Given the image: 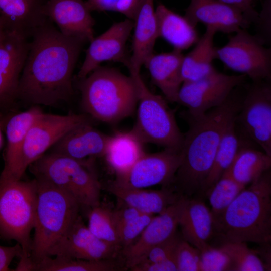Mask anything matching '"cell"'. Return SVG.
Wrapping results in <instances>:
<instances>
[{
	"label": "cell",
	"instance_id": "cell-32",
	"mask_svg": "<svg viewBox=\"0 0 271 271\" xmlns=\"http://www.w3.org/2000/svg\"><path fill=\"white\" fill-rule=\"evenodd\" d=\"M116 265L109 260L90 261L62 256L45 257L33 265L38 271H112Z\"/></svg>",
	"mask_w": 271,
	"mask_h": 271
},
{
	"label": "cell",
	"instance_id": "cell-46",
	"mask_svg": "<svg viewBox=\"0 0 271 271\" xmlns=\"http://www.w3.org/2000/svg\"><path fill=\"white\" fill-rule=\"evenodd\" d=\"M7 31V30L5 26L2 19L0 18V40L5 36Z\"/></svg>",
	"mask_w": 271,
	"mask_h": 271
},
{
	"label": "cell",
	"instance_id": "cell-8",
	"mask_svg": "<svg viewBox=\"0 0 271 271\" xmlns=\"http://www.w3.org/2000/svg\"><path fill=\"white\" fill-rule=\"evenodd\" d=\"M130 75L134 78L138 87L137 119L131 130L144 144L181 151L184 134L166 100L148 89L140 73Z\"/></svg>",
	"mask_w": 271,
	"mask_h": 271
},
{
	"label": "cell",
	"instance_id": "cell-12",
	"mask_svg": "<svg viewBox=\"0 0 271 271\" xmlns=\"http://www.w3.org/2000/svg\"><path fill=\"white\" fill-rule=\"evenodd\" d=\"M90 122L84 114L57 115L43 113L29 129L23 144L17 178L42 156L64 134L82 123Z\"/></svg>",
	"mask_w": 271,
	"mask_h": 271
},
{
	"label": "cell",
	"instance_id": "cell-28",
	"mask_svg": "<svg viewBox=\"0 0 271 271\" xmlns=\"http://www.w3.org/2000/svg\"><path fill=\"white\" fill-rule=\"evenodd\" d=\"M144 144L131 130L109 136L103 156L116 177L125 174L145 153Z\"/></svg>",
	"mask_w": 271,
	"mask_h": 271
},
{
	"label": "cell",
	"instance_id": "cell-13",
	"mask_svg": "<svg viewBox=\"0 0 271 271\" xmlns=\"http://www.w3.org/2000/svg\"><path fill=\"white\" fill-rule=\"evenodd\" d=\"M181 151L164 149L152 154L146 153L124 175L116 177L114 183L125 187L147 188L173 183L182 160Z\"/></svg>",
	"mask_w": 271,
	"mask_h": 271
},
{
	"label": "cell",
	"instance_id": "cell-30",
	"mask_svg": "<svg viewBox=\"0 0 271 271\" xmlns=\"http://www.w3.org/2000/svg\"><path fill=\"white\" fill-rule=\"evenodd\" d=\"M248 140L239 131L234 120L220 143L211 170L200 192L206 193L210 189L230 168L240 149L244 145L249 143Z\"/></svg>",
	"mask_w": 271,
	"mask_h": 271
},
{
	"label": "cell",
	"instance_id": "cell-34",
	"mask_svg": "<svg viewBox=\"0 0 271 271\" xmlns=\"http://www.w3.org/2000/svg\"><path fill=\"white\" fill-rule=\"evenodd\" d=\"M87 213V227L91 232L100 239L121 248L113 210L100 203L89 209Z\"/></svg>",
	"mask_w": 271,
	"mask_h": 271
},
{
	"label": "cell",
	"instance_id": "cell-40",
	"mask_svg": "<svg viewBox=\"0 0 271 271\" xmlns=\"http://www.w3.org/2000/svg\"><path fill=\"white\" fill-rule=\"evenodd\" d=\"M182 238L176 233L168 240L155 245L148 251L140 263L159 262L175 259V252Z\"/></svg>",
	"mask_w": 271,
	"mask_h": 271
},
{
	"label": "cell",
	"instance_id": "cell-17",
	"mask_svg": "<svg viewBox=\"0 0 271 271\" xmlns=\"http://www.w3.org/2000/svg\"><path fill=\"white\" fill-rule=\"evenodd\" d=\"M29 45L27 38L14 31H7L0 40V106L17 99Z\"/></svg>",
	"mask_w": 271,
	"mask_h": 271
},
{
	"label": "cell",
	"instance_id": "cell-39",
	"mask_svg": "<svg viewBox=\"0 0 271 271\" xmlns=\"http://www.w3.org/2000/svg\"><path fill=\"white\" fill-rule=\"evenodd\" d=\"M153 215L142 213L117 230L120 244L123 249L128 247L140 236Z\"/></svg>",
	"mask_w": 271,
	"mask_h": 271
},
{
	"label": "cell",
	"instance_id": "cell-15",
	"mask_svg": "<svg viewBox=\"0 0 271 271\" xmlns=\"http://www.w3.org/2000/svg\"><path fill=\"white\" fill-rule=\"evenodd\" d=\"M188 198L182 196L164 212L154 216L136 241L123 249L127 267L130 268L140 263L150 249L176 233Z\"/></svg>",
	"mask_w": 271,
	"mask_h": 271
},
{
	"label": "cell",
	"instance_id": "cell-11",
	"mask_svg": "<svg viewBox=\"0 0 271 271\" xmlns=\"http://www.w3.org/2000/svg\"><path fill=\"white\" fill-rule=\"evenodd\" d=\"M235 122L239 131L271 156L270 81H252Z\"/></svg>",
	"mask_w": 271,
	"mask_h": 271
},
{
	"label": "cell",
	"instance_id": "cell-4",
	"mask_svg": "<svg viewBox=\"0 0 271 271\" xmlns=\"http://www.w3.org/2000/svg\"><path fill=\"white\" fill-rule=\"evenodd\" d=\"M81 104L92 117L114 123L132 115L138 102V87L131 75L99 66L80 79Z\"/></svg>",
	"mask_w": 271,
	"mask_h": 271
},
{
	"label": "cell",
	"instance_id": "cell-7",
	"mask_svg": "<svg viewBox=\"0 0 271 271\" xmlns=\"http://www.w3.org/2000/svg\"><path fill=\"white\" fill-rule=\"evenodd\" d=\"M35 177L43 178L74 197L81 207L100 204L101 185L94 161L83 162L49 152L28 167Z\"/></svg>",
	"mask_w": 271,
	"mask_h": 271
},
{
	"label": "cell",
	"instance_id": "cell-26",
	"mask_svg": "<svg viewBox=\"0 0 271 271\" xmlns=\"http://www.w3.org/2000/svg\"><path fill=\"white\" fill-rule=\"evenodd\" d=\"M179 226L182 238L199 250L209 244L215 235L211 210L200 199L188 198Z\"/></svg>",
	"mask_w": 271,
	"mask_h": 271
},
{
	"label": "cell",
	"instance_id": "cell-42",
	"mask_svg": "<svg viewBox=\"0 0 271 271\" xmlns=\"http://www.w3.org/2000/svg\"><path fill=\"white\" fill-rule=\"evenodd\" d=\"M119 202L121 205L113 210V216L117 231L121 226L143 213L132 207L120 201Z\"/></svg>",
	"mask_w": 271,
	"mask_h": 271
},
{
	"label": "cell",
	"instance_id": "cell-23",
	"mask_svg": "<svg viewBox=\"0 0 271 271\" xmlns=\"http://www.w3.org/2000/svg\"><path fill=\"white\" fill-rule=\"evenodd\" d=\"M183 57L182 51L173 49L170 52L153 53L144 65L148 70L154 84L171 102H177L183 83L181 67Z\"/></svg>",
	"mask_w": 271,
	"mask_h": 271
},
{
	"label": "cell",
	"instance_id": "cell-36",
	"mask_svg": "<svg viewBox=\"0 0 271 271\" xmlns=\"http://www.w3.org/2000/svg\"><path fill=\"white\" fill-rule=\"evenodd\" d=\"M200 251V271H233L231 258L220 246L208 244Z\"/></svg>",
	"mask_w": 271,
	"mask_h": 271
},
{
	"label": "cell",
	"instance_id": "cell-35",
	"mask_svg": "<svg viewBox=\"0 0 271 271\" xmlns=\"http://www.w3.org/2000/svg\"><path fill=\"white\" fill-rule=\"evenodd\" d=\"M220 246L231 258L233 271H263L270 268L246 242H224Z\"/></svg>",
	"mask_w": 271,
	"mask_h": 271
},
{
	"label": "cell",
	"instance_id": "cell-33",
	"mask_svg": "<svg viewBox=\"0 0 271 271\" xmlns=\"http://www.w3.org/2000/svg\"><path fill=\"white\" fill-rule=\"evenodd\" d=\"M244 188L232 178L228 170L224 173L206 193L214 221L223 213Z\"/></svg>",
	"mask_w": 271,
	"mask_h": 271
},
{
	"label": "cell",
	"instance_id": "cell-6",
	"mask_svg": "<svg viewBox=\"0 0 271 271\" xmlns=\"http://www.w3.org/2000/svg\"><path fill=\"white\" fill-rule=\"evenodd\" d=\"M35 178L29 181L0 179V236L14 240L22 249L15 270H30L37 204Z\"/></svg>",
	"mask_w": 271,
	"mask_h": 271
},
{
	"label": "cell",
	"instance_id": "cell-21",
	"mask_svg": "<svg viewBox=\"0 0 271 271\" xmlns=\"http://www.w3.org/2000/svg\"><path fill=\"white\" fill-rule=\"evenodd\" d=\"M133 21L132 54L127 66L130 74L140 73L159 38L154 0H142Z\"/></svg>",
	"mask_w": 271,
	"mask_h": 271
},
{
	"label": "cell",
	"instance_id": "cell-3",
	"mask_svg": "<svg viewBox=\"0 0 271 271\" xmlns=\"http://www.w3.org/2000/svg\"><path fill=\"white\" fill-rule=\"evenodd\" d=\"M215 235L224 242L269 244L271 241L270 170L239 193L214 221Z\"/></svg>",
	"mask_w": 271,
	"mask_h": 271
},
{
	"label": "cell",
	"instance_id": "cell-29",
	"mask_svg": "<svg viewBox=\"0 0 271 271\" xmlns=\"http://www.w3.org/2000/svg\"><path fill=\"white\" fill-rule=\"evenodd\" d=\"M216 33L214 29L206 27L193 49L184 55L181 67L183 83L201 79L215 69L213 62L216 59L217 48L214 44Z\"/></svg>",
	"mask_w": 271,
	"mask_h": 271
},
{
	"label": "cell",
	"instance_id": "cell-45",
	"mask_svg": "<svg viewBox=\"0 0 271 271\" xmlns=\"http://www.w3.org/2000/svg\"><path fill=\"white\" fill-rule=\"evenodd\" d=\"M218 1L240 10L251 23H254L256 22L258 17V12L253 8L252 3L248 0Z\"/></svg>",
	"mask_w": 271,
	"mask_h": 271
},
{
	"label": "cell",
	"instance_id": "cell-16",
	"mask_svg": "<svg viewBox=\"0 0 271 271\" xmlns=\"http://www.w3.org/2000/svg\"><path fill=\"white\" fill-rule=\"evenodd\" d=\"M120 249L95 236L79 215L67 233L52 248L48 256L100 261L112 258Z\"/></svg>",
	"mask_w": 271,
	"mask_h": 271
},
{
	"label": "cell",
	"instance_id": "cell-19",
	"mask_svg": "<svg viewBox=\"0 0 271 271\" xmlns=\"http://www.w3.org/2000/svg\"><path fill=\"white\" fill-rule=\"evenodd\" d=\"M91 12L83 0H47L43 8L45 16L63 34L89 42L94 38Z\"/></svg>",
	"mask_w": 271,
	"mask_h": 271
},
{
	"label": "cell",
	"instance_id": "cell-9",
	"mask_svg": "<svg viewBox=\"0 0 271 271\" xmlns=\"http://www.w3.org/2000/svg\"><path fill=\"white\" fill-rule=\"evenodd\" d=\"M216 58L252 81L271 80V48L246 29L236 32L226 44L217 48Z\"/></svg>",
	"mask_w": 271,
	"mask_h": 271
},
{
	"label": "cell",
	"instance_id": "cell-38",
	"mask_svg": "<svg viewBox=\"0 0 271 271\" xmlns=\"http://www.w3.org/2000/svg\"><path fill=\"white\" fill-rule=\"evenodd\" d=\"M200 250L182 238L175 254L177 271H200Z\"/></svg>",
	"mask_w": 271,
	"mask_h": 271
},
{
	"label": "cell",
	"instance_id": "cell-10",
	"mask_svg": "<svg viewBox=\"0 0 271 271\" xmlns=\"http://www.w3.org/2000/svg\"><path fill=\"white\" fill-rule=\"evenodd\" d=\"M246 77L241 74L228 75L215 69L201 79L183 82L177 103L187 108V119H197L223 104L233 90L244 83Z\"/></svg>",
	"mask_w": 271,
	"mask_h": 271
},
{
	"label": "cell",
	"instance_id": "cell-2",
	"mask_svg": "<svg viewBox=\"0 0 271 271\" xmlns=\"http://www.w3.org/2000/svg\"><path fill=\"white\" fill-rule=\"evenodd\" d=\"M242 99L232 92L223 104L202 117L187 119L189 127L184 134L182 160L172 184L180 195L188 197L200 192L220 143L238 113Z\"/></svg>",
	"mask_w": 271,
	"mask_h": 271
},
{
	"label": "cell",
	"instance_id": "cell-25",
	"mask_svg": "<svg viewBox=\"0 0 271 271\" xmlns=\"http://www.w3.org/2000/svg\"><path fill=\"white\" fill-rule=\"evenodd\" d=\"M107 189L119 201L143 213L153 215L164 212L183 196L173 187L167 186L160 190H148L125 187L112 182Z\"/></svg>",
	"mask_w": 271,
	"mask_h": 271
},
{
	"label": "cell",
	"instance_id": "cell-48",
	"mask_svg": "<svg viewBox=\"0 0 271 271\" xmlns=\"http://www.w3.org/2000/svg\"><path fill=\"white\" fill-rule=\"evenodd\" d=\"M248 1H250L251 3H252V2H253V0H248Z\"/></svg>",
	"mask_w": 271,
	"mask_h": 271
},
{
	"label": "cell",
	"instance_id": "cell-27",
	"mask_svg": "<svg viewBox=\"0 0 271 271\" xmlns=\"http://www.w3.org/2000/svg\"><path fill=\"white\" fill-rule=\"evenodd\" d=\"M158 37L175 50L182 51L195 44L199 37L196 27L182 16L160 3L155 9Z\"/></svg>",
	"mask_w": 271,
	"mask_h": 271
},
{
	"label": "cell",
	"instance_id": "cell-18",
	"mask_svg": "<svg viewBox=\"0 0 271 271\" xmlns=\"http://www.w3.org/2000/svg\"><path fill=\"white\" fill-rule=\"evenodd\" d=\"M184 16L195 27L201 23L226 34L247 29L251 24L240 10L218 0H190Z\"/></svg>",
	"mask_w": 271,
	"mask_h": 271
},
{
	"label": "cell",
	"instance_id": "cell-20",
	"mask_svg": "<svg viewBox=\"0 0 271 271\" xmlns=\"http://www.w3.org/2000/svg\"><path fill=\"white\" fill-rule=\"evenodd\" d=\"M109 136L94 128L90 122L77 125L51 148V153L83 162L103 156Z\"/></svg>",
	"mask_w": 271,
	"mask_h": 271
},
{
	"label": "cell",
	"instance_id": "cell-14",
	"mask_svg": "<svg viewBox=\"0 0 271 271\" xmlns=\"http://www.w3.org/2000/svg\"><path fill=\"white\" fill-rule=\"evenodd\" d=\"M133 28V21L126 18L115 23L90 42L84 60L78 73V79L86 77L105 61L121 63L127 67L129 58L126 44Z\"/></svg>",
	"mask_w": 271,
	"mask_h": 271
},
{
	"label": "cell",
	"instance_id": "cell-44",
	"mask_svg": "<svg viewBox=\"0 0 271 271\" xmlns=\"http://www.w3.org/2000/svg\"><path fill=\"white\" fill-rule=\"evenodd\" d=\"M22 254L21 246L17 243L13 246L0 245V271L10 270L9 265L16 257L20 258Z\"/></svg>",
	"mask_w": 271,
	"mask_h": 271
},
{
	"label": "cell",
	"instance_id": "cell-31",
	"mask_svg": "<svg viewBox=\"0 0 271 271\" xmlns=\"http://www.w3.org/2000/svg\"><path fill=\"white\" fill-rule=\"evenodd\" d=\"M271 156L263 151L242 146L227 170L232 178L245 187L270 170Z\"/></svg>",
	"mask_w": 271,
	"mask_h": 271
},
{
	"label": "cell",
	"instance_id": "cell-47",
	"mask_svg": "<svg viewBox=\"0 0 271 271\" xmlns=\"http://www.w3.org/2000/svg\"><path fill=\"white\" fill-rule=\"evenodd\" d=\"M3 134H2L1 125H0V149L3 145Z\"/></svg>",
	"mask_w": 271,
	"mask_h": 271
},
{
	"label": "cell",
	"instance_id": "cell-24",
	"mask_svg": "<svg viewBox=\"0 0 271 271\" xmlns=\"http://www.w3.org/2000/svg\"><path fill=\"white\" fill-rule=\"evenodd\" d=\"M44 112L37 105L17 113L8 120L6 127L7 147L1 179H17V173L26 134ZM19 180V179H18Z\"/></svg>",
	"mask_w": 271,
	"mask_h": 271
},
{
	"label": "cell",
	"instance_id": "cell-5",
	"mask_svg": "<svg viewBox=\"0 0 271 271\" xmlns=\"http://www.w3.org/2000/svg\"><path fill=\"white\" fill-rule=\"evenodd\" d=\"M37 181V204L34 235L30 259L33 264L48 257L52 248L64 236L74 223L81 208L71 195L47 180Z\"/></svg>",
	"mask_w": 271,
	"mask_h": 271
},
{
	"label": "cell",
	"instance_id": "cell-22",
	"mask_svg": "<svg viewBox=\"0 0 271 271\" xmlns=\"http://www.w3.org/2000/svg\"><path fill=\"white\" fill-rule=\"evenodd\" d=\"M47 1L0 0V18L7 30L31 37L48 20L43 13Z\"/></svg>",
	"mask_w": 271,
	"mask_h": 271
},
{
	"label": "cell",
	"instance_id": "cell-1",
	"mask_svg": "<svg viewBox=\"0 0 271 271\" xmlns=\"http://www.w3.org/2000/svg\"><path fill=\"white\" fill-rule=\"evenodd\" d=\"M17 99L54 106L73 93V73L85 40L63 34L48 19L31 36Z\"/></svg>",
	"mask_w": 271,
	"mask_h": 271
},
{
	"label": "cell",
	"instance_id": "cell-37",
	"mask_svg": "<svg viewBox=\"0 0 271 271\" xmlns=\"http://www.w3.org/2000/svg\"><path fill=\"white\" fill-rule=\"evenodd\" d=\"M142 0H87L91 11H114L121 13L126 18L133 20Z\"/></svg>",
	"mask_w": 271,
	"mask_h": 271
},
{
	"label": "cell",
	"instance_id": "cell-43",
	"mask_svg": "<svg viewBox=\"0 0 271 271\" xmlns=\"http://www.w3.org/2000/svg\"><path fill=\"white\" fill-rule=\"evenodd\" d=\"M130 269L133 271H177L175 259L159 262H143Z\"/></svg>",
	"mask_w": 271,
	"mask_h": 271
},
{
	"label": "cell",
	"instance_id": "cell-41",
	"mask_svg": "<svg viewBox=\"0 0 271 271\" xmlns=\"http://www.w3.org/2000/svg\"><path fill=\"white\" fill-rule=\"evenodd\" d=\"M271 0H264L262 10L258 13L257 19L254 24L256 33L255 35L265 45L271 42Z\"/></svg>",
	"mask_w": 271,
	"mask_h": 271
}]
</instances>
